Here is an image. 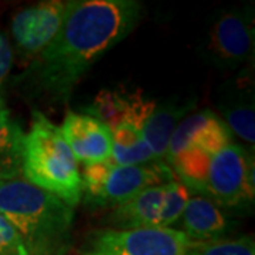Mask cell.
Segmentation results:
<instances>
[{
	"instance_id": "obj_1",
	"label": "cell",
	"mask_w": 255,
	"mask_h": 255,
	"mask_svg": "<svg viewBox=\"0 0 255 255\" xmlns=\"http://www.w3.org/2000/svg\"><path fill=\"white\" fill-rule=\"evenodd\" d=\"M137 0H70L53 41L14 80L20 94L43 105L65 104L75 85L112 47L136 27Z\"/></svg>"
},
{
	"instance_id": "obj_2",
	"label": "cell",
	"mask_w": 255,
	"mask_h": 255,
	"mask_svg": "<svg viewBox=\"0 0 255 255\" xmlns=\"http://www.w3.org/2000/svg\"><path fill=\"white\" fill-rule=\"evenodd\" d=\"M0 213L17 230L30 255H67L74 207L23 176L0 180Z\"/></svg>"
},
{
	"instance_id": "obj_3",
	"label": "cell",
	"mask_w": 255,
	"mask_h": 255,
	"mask_svg": "<svg viewBox=\"0 0 255 255\" xmlns=\"http://www.w3.org/2000/svg\"><path fill=\"white\" fill-rule=\"evenodd\" d=\"M23 177L71 207L81 201V172L60 127L38 110L31 111L24 135Z\"/></svg>"
},
{
	"instance_id": "obj_4",
	"label": "cell",
	"mask_w": 255,
	"mask_h": 255,
	"mask_svg": "<svg viewBox=\"0 0 255 255\" xmlns=\"http://www.w3.org/2000/svg\"><path fill=\"white\" fill-rule=\"evenodd\" d=\"M173 170L163 160L145 164L121 166L112 160L84 166L81 173V200L88 207L124 204L147 187L172 182Z\"/></svg>"
},
{
	"instance_id": "obj_5",
	"label": "cell",
	"mask_w": 255,
	"mask_h": 255,
	"mask_svg": "<svg viewBox=\"0 0 255 255\" xmlns=\"http://www.w3.org/2000/svg\"><path fill=\"white\" fill-rule=\"evenodd\" d=\"M254 48V9L243 6L217 11L204 30L197 51L206 64L236 71L253 65Z\"/></svg>"
},
{
	"instance_id": "obj_6",
	"label": "cell",
	"mask_w": 255,
	"mask_h": 255,
	"mask_svg": "<svg viewBox=\"0 0 255 255\" xmlns=\"http://www.w3.org/2000/svg\"><path fill=\"white\" fill-rule=\"evenodd\" d=\"M254 150L230 143L210 159L196 190L230 211H251L255 200Z\"/></svg>"
},
{
	"instance_id": "obj_7",
	"label": "cell",
	"mask_w": 255,
	"mask_h": 255,
	"mask_svg": "<svg viewBox=\"0 0 255 255\" xmlns=\"http://www.w3.org/2000/svg\"><path fill=\"white\" fill-rule=\"evenodd\" d=\"M190 240L179 228L94 230L80 255H186Z\"/></svg>"
},
{
	"instance_id": "obj_8",
	"label": "cell",
	"mask_w": 255,
	"mask_h": 255,
	"mask_svg": "<svg viewBox=\"0 0 255 255\" xmlns=\"http://www.w3.org/2000/svg\"><path fill=\"white\" fill-rule=\"evenodd\" d=\"M67 1L44 0L17 10L11 17V37L20 57L30 64L57 36Z\"/></svg>"
},
{
	"instance_id": "obj_9",
	"label": "cell",
	"mask_w": 255,
	"mask_h": 255,
	"mask_svg": "<svg viewBox=\"0 0 255 255\" xmlns=\"http://www.w3.org/2000/svg\"><path fill=\"white\" fill-rule=\"evenodd\" d=\"M230 143H233V133L214 111L191 112L174 129L164 156V163L183 150L193 149L213 156Z\"/></svg>"
},
{
	"instance_id": "obj_10",
	"label": "cell",
	"mask_w": 255,
	"mask_h": 255,
	"mask_svg": "<svg viewBox=\"0 0 255 255\" xmlns=\"http://www.w3.org/2000/svg\"><path fill=\"white\" fill-rule=\"evenodd\" d=\"M220 118L226 122L231 133H236L247 145L255 143L254 82L250 67L240 70L237 77L228 80L217 91Z\"/></svg>"
},
{
	"instance_id": "obj_11",
	"label": "cell",
	"mask_w": 255,
	"mask_h": 255,
	"mask_svg": "<svg viewBox=\"0 0 255 255\" xmlns=\"http://www.w3.org/2000/svg\"><path fill=\"white\" fill-rule=\"evenodd\" d=\"M60 129L78 163L88 166L111 159L112 132L100 119L70 111L65 114Z\"/></svg>"
},
{
	"instance_id": "obj_12",
	"label": "cell",
	"mask_w": 255,
	"mask_h": 255,
	"mask_svg": "<svg viewBox=\"0 0 255 255\" xmlns=\"http://www.w3.org/2000/svg\"><path fill=\"white\" fill-rule=\"evenodd\" d=\"M156 101L147 98L140 90L128 91L125 88H108L100 91L90 105L82 111L100 119L111 130L119 124H132L142 128L155 108Z\"/></svg>"
},
{
	"instance_id": "obj_13",
	"label": "cell",
	"mask_w": 255,
	"mask_h": 255,
	"mask_svg": "<svg viewBox=\"0 0 255 255\" xmlns=\"http://www.w3.org/2000/svg\"><path fill=\"white\" fill-rule=\"evenodd\" d=\"M179 221L180 231L191 243L227 238L236 224L227 210L201 194L191 196Z\"/></svg>"
},
{
	"instance_id": "obj_14",
	"label": "cell",
	"mask_w": 255,
	"mask_h": 255,
	"mask_svg": "<svg viewBox=\"0 0 255 255\" xmlns=\"http://www.w3.org/2000/svg\"><path fill=\"white\" fill-rule=\"evenodd\" d=\"M196 97H170L156 102L155 108L143 125V139L157 160H163L169 140L177 125L196 108Z\"/></svg>"
},
{
	"instance_id": "obj_15",
	"label": "cell",
	"mask_w": 255,
	"mask_h": 255,
	"mask_svg": "<svg viewBox=\"0 0 255 255\" xmlns=\"http://www.w3.org/2000/svg\"><path fill=\"white\" fill-rule=\"evenodd\" d=\"M164 183L147 187L130 200L111 210L104 224L115 230L160 227L163 209Z\"/></svg>"
},
{
	"instance_id": "obj_16",
	"label": "cell",
	"mask_w": 255,
	"mask_h": 255,
	"mask_svg": "<svg viewBox=\"0 0 255 255\" xmlns=\"http://www.w3.org/2000/svg\"><path fill=\"white\" fill-rule=\"evenodd\" d=\"M24 135L3 104L0 107V180L23 176Z\"/></svg>"
},
{
	"instance_id": "obj_17",
	"label": "cell",
	"mask_w": 255,
	"mask_h": 255,
	"mask_svg": "<svg viewBox=\"0 0 255 255\" xmlns=\"http://www.w3.org/2000/svg\"><path fill=\"white\" fill-rule=\"evenodd\" d=\"M112 156L115 164L130 166L156 162L150 147L143 139L142 128L132 124H119L112 130Z\"/></svg>"
},
{
	"instance_id": "obj_18",
	"label": "cell",
	"mask_w": 255,
	"mask_h": 255,
	"mask_svg": "<svg viewBox=\"0 0 255 255\" xmlns=\"http://www.w3.org/2000/svg\"><path fill=\"white\" fill-rule=\"evenodd\" d=\"M186 255H255L254 238H220L206 243H191Z\"/></svg>"
},
{
	"instance_id": "obj_19",
	"label": "cell",
	"mask_w": 255,
	"mask_h": 255,
	"mask_svg": "<svg viewBox=\"0 0 255 255\" xmlns=\"http://www.w3.org/2000/svg\"><path fill=\"white\" fill-rule=\"evenodd\" d=\"M194 193L184 186L182 182L174 179L172 182L164 183L163 209L160 216V227L173 228L182 217L183 211Z\"/></svg>"
},
{
	"instance_id": "obj_20",
	"label": "cell",
	"mask_w": 255,
	"mask_h": 255,
	"mask_svg": "<svg viewBox=\"0 0 255 255\" xmlns=\"http://www.w3.org/2000/svg\"><path fill=\"white\" fill-rule=\"evenodd\" d=\"M0 255H30L13 224L0 213Z\"/></svg>"
},
{
	"instance_id": "obj_21",
	"label": "cell",
	"mask_w": 255,
	"mask_h": 255,
	"mask_svg": "<svg viewBox=\"0 0 255 255\" xmlns=\"http://www.w3.org/2000/svg\"><path fill=\"white\" fill-rule=\"evenodd\" d=\"M14 63V48L9 37L0 31V88L7 82Z\"/></svg>"
},
{
	"instance_id": "obj_22",
	"label": "cell",
	"mask_w": 255,
	"mask_h": 255,
	"mask_svg": "<svg viewBox=\"0 0 255 255\" xmlns=\"http://www.w3.org/2000/svg\"><path fill=\"white\" fill-rule=\"evenodd\" d=\"M1 105H3V100L0 98V107H1Z\"/></svg>"
}]
</instances>
